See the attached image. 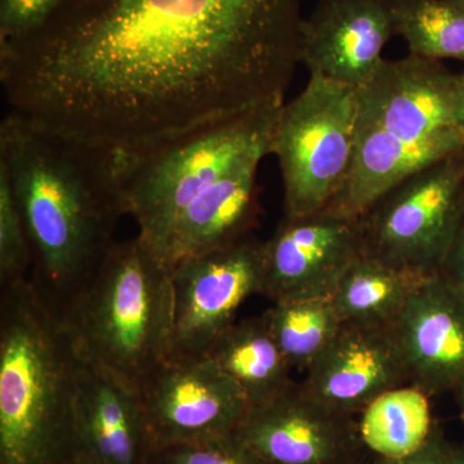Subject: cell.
Returning <instances> with one entry per match:
<instances>
[{
  "label": "cell",
  "mask_w": 464,
  "mask_h": 464,
  "mask_svg": "<svg viewBox=\"0 0 464 464\" xmlns=\"http://www.w3.org/2000/svg\"><path fill=\"white\" fill-rule=\"evenodd\" d=\"M357 90L310 75L304 90L284 102L275 127L285 217L313 215L343 190L356 149Z\"/></svg>",
  "instance_id": "cell-7"
},
{
  "label": "cell",
  "mask_w": 464,
  "mask_h": 464,
  "mask_svg": "<svg viewBox=\"0 0 464 464\" xmlns=\"http://www.w3.org/2000/svg\"><path fill=\"white\" fill-rule=\"evenodd\" d=\"M396 0H319L299 33V63L359 90L373 75L396 34Z\"/></svg>",
  "instance_id": "cell-12"
},
{
  "label": "cell",
  "mask_w": 464,
  "mask_h": 464,
  "mask_svg": "<svg viewBox=\"0 0 464 464\" xmlns=\"http://www.w3.org/2000/svg\"><path fill=\"white\" fill-rule=\"evenodd\" d=\"M301 387L333 411H362L387 391L411 383L391 328L343 325L306 371Z\"/></svg>",
  "instance_id": "cell-15"
},
{
  "label": "cell",
  "mask_w": 464,
  "mask_h": 464,
  "mask_svg": "<svg viewBox=\"0 0 464 464\" xmlns=\"http://www.w3.org/2000/svg\"><path fill=\"white\" fill-rule=\"evenodd\" d=\"M32 248L7 174L0 169V282L3 286L29 279Z\"/></svg>",
  "instance_id": "cell-23"
},
{
  "label": "cell",
  "mask_w": 464,
  "mask_h": 464,
  "mask_svg": "<svg viewBox=\"0 0 464 464\" xmlns=\"http://www.w3.org/2000/svg\"><path fill=\"white\" fill-rule=\"evenodd\" d=\"M63 0H0V45L25 38Z\"/></svg>",
  "instance_id": "cell-25"
},
{
  "label": "cell",
  "mask_w": 464,
  "mask_h": 464,
  "mask_svg": "<svg viewBox=\"0 0 464 464\" xmlns=\"http://www.w3.org/2000/svg\"><path fill=\"white\" fill-rule=\"evenodd\" d=\"M450 450L444 444L438 433L433 432L431 439L420 450L400 458H381L373 464H449Z\"/></svg>",
  "instance_id": "cell-26"
},
{
  "label": "cell",
  "mask_w": 464,
  "mask_h": 464,
  "mask_svg": "<svg viewBox=\"0 0 464 464\" xmlns=\"http://www.w3.org/2000/svg\"><path fill=\"white\" fill-rule=\"evenodd\" d=\"M456 391L458 392V396H459L460 414H462L464 420V380L462 381V383L458 386Z\"/></svg>",
  "instance_id": "cell-30"
},
{
  "label": "cell",
  "mask_w": 464,
  "mask_h": 464,
  "mask_svg": "<svg viewBox=\"0 0 464 464\" xmlns=\"http://www.w3.org/2000/svg\"><path fill=\"white\" fill-rule=\"evenodd\" d=\"M79 365L60 313L33 280L2 288L0 464H70Z\"/></svg>",
  "instance_id": "cell-3"
},
{
  "label": "cell",
  "mask_w": 464,
  "mask_h": 464,
  "mask_svg": "<svg viewBox=\"0 0 464 464\" xmlns=\"http://www.w3.org/2000/svg\"><path fill=\"white\" fill-rule=\"evenodd\" d=\"M204 355L239 384L249 406L276 398L295 384L292 366L262 315L232 324Z\"/></svg>",
  "instance_id": "cell-18"
},
{
  "label": "cell",
  "mask_w": 464,
  "mask_h": 464,
  "mask_svg": "<svg viewBox=\"0 0 464 464\" xmlns=\"http://www.w3.org/2000/svg\"><path fill=\"white\" fill-rule=\"evenodd\" d=\"M423 277L362 255L329 297L343 325L392 328Z\"/></svg>",
  "instance_id": "cell-19"
},
{
  "label": "cell",
  "mask_w": 464,
  "mask_h": 464,
  "mask_svg": "<svg viewBox=\"0 0 464 464\" xmlns=\"http://www.w3.org/2000/svg\"><path fill=\"white\" fill-rule=\"evenodd\" d=\"M75 451L102 464H145L154 451L139 391L79 357L75 374Z\"/></svg>",
  "instance_id": "cell-16"
},
{
  "label": "cell",
  "mask_w": 464,
  "mask_h": 464,
  "mask_svg": "<svg viewBox=\"0 0 464 464\" xmlns=\"http://www.w3.org/2000/svg\"><path fill=\"white\" fill-rule=\"evenodd\" d=\"M299 0H63L0 45L9 111L134 148L271 103L299 63Z\"/></svg>",
  "instance_id": "cell-1"
},
{
  "label": "cell",
  "mask_w": 464,
  "mask_h": 464,
  "mask_svg": "<svg viewBox=\"0 0 464 464\" xmlns=\"http://www.w3.org/2000/svg\"><path fill=\"white\" fill-rule=\"evenodd\" d=\"M283 103L198 125L134 148L112 150L123 215L159 259L183 213L217 182L252 158L271 154Z\"/></svg>",
  "instance_id": "cell-4"
},
{
  "label": "cell",
  "mask_w": 464,
  "mask_h": 464,
  "mask_svg": "<svg viewBox=\"0 0 464 464\" xmlns=\"http://www.w3.org/2000/svg\"><path fill=\"white\" fill-rule=\"evenodd\" d=\"M464 213L457 154L411 174L360 218L362 255L430 276L439 274Z\"/></svg>",
  "instance_id": "cell-8"
},
{
  "label": "cell",
  "mask_w": 464,
  "mask_h": 464,
  "mask_svg": "<svg viewBox=\"0 0 464 464\" xmlns=\"http://www.w3.org/2000/svg\"><path fill=\"white\" fill-rule=\"evenodd\" d=\"M262 283L264 243L252 237L174 267L172 355H204Z\"/></svg>",
  "instance_id": "cell-10"
},
{
  "label": "cell",
  "mask_w": 464,
  "mask_h": 464,
  "mask_svg": "<svg viewBox=\"0 0 464 464\" xmlns=\"http://www.w3.org/2000/svg\"><path fill=\"white\" fill-rule=\"evenodd\" d=\"M344 417L295 383L250 405L234 433L264 464H338L351 444Z\"/></svg>",
  "instance_id": "cell-14"
},
{
  "label": "cell",
  "mask_w": 464,
  "mask_h": 464,
  "mask_svg": "<svg viewBox=\"0 0 464 464\" xmlns=\"http://www.w3.org/2000/svg\"><path fill=\"white\" fill-rule=\"evenodd\" d=\"M430 395L414 384H404L378 396L360 420V438L381 458L409 456L433 435Z\"/></svg>",
  "instance_id": "cell-20"
},
{
  "label": "cell",
  "mask_w": 464,
  "mask_h": 464,
  "mask_svg": "<svg viewBox=\"0 0 464 464\" xmlns=\"http://www.w3.org/2000/svg\"><path fill=\"white\" fill-rule=\"evenodd\" d=\"M440 273L464 289V213Z\"/></svg>",
  "instance_id": "cell-27"
},
{
  "label": "cell",
  "mask_w": 464,
  "mask_h": 464,
  "mask_svg": "<svg viewBox=\"0 0 464 464\" xmlns=\"http://www.w3.org/2000/svg\"><path fill=\"white\" fill-rule=\"evenodd\" d=\"M449 464H464V448L459 450H450Z\"/></svg>",
  "instance_id": "cell-29"
},
{
  "label": "cell",
  "mask_w": 464,
  "mask_h": 464,
  "mask_svg": "<svg viewBox=\"0 0 464 464\" xmlns=\"http://www.w3.org/2000/svg\"><path fill=\"white\" fill-rule=\"evenodd\" d=\"M457 158L459 159L460 164H462L464 168V148L458 152Z\"/></svg>",
  "instance_id": "cell-31"
},
{
  "label": "cell",
  "mask_w": 464,
  "mask_h": 464,
  "mask_svg": "<svg viewBox=\"0 0 464 464\" xmlns=\"http://www.w3.org/2000/svg\"><path fill=\"white\" fill-rule=\"evenodd\" d=\"M139 395L154 450L232 435L249 408L239 384L207 355H170Z\"/></svg>",
  "instance_id": "cell-9"
},
{
  "label": "cell",
  "mask_w": 464,
  "mask_h": 464,
  "mask_svg": "<svg viewBox=\"0 0 464 464\" xmlns=\"http://www.w3.org/2000/svg\"><path fill=\"white\" fill-rule=\"evenodd\" d=\"M70 464H102L99 460L88 456L84 451L76 450Z\"/></svg>",
  "instance_id": "cell-28"
},
{
  "label": "cell",
  "mask_w": 464,
  "mask_h": 464,
  "mask_svg": "<svg viewBox=\"0 0 464 464\" xmlns=\"http://www.w3.org/2000/svg\"><path fill=\"white\" fill-rule=\"evenodd\" d=\"M409 382L430 396L464 380V289L441 273L423 277L393 324Z\"/></svg>",
  "instance_id": "cell-13"
},
{
  "label": "cell",
  "mask_w": 464,
  "mask_h": 464,
  "mask_svg": "<svg viewBox=\"0 0 464 464\" xmlns=\"http://www.w3.org/2000/svg\"><path fill=\"white\" fill-rule=\"evenodd\" d=\"M7 174L32 248V277L63 313L114 246L124 216L114 152L9 111L0 124Z\"/></svg>",
  "instance_id": "cell-2"
},
{
  "label": "cell",
  "mask_w": 464,
  "mask_h": 464,
  "mask_svg": "<svg viewBox=\"0 0 464 464\" xmlns=\"http://www.w3.org/2000/svg\"><path fill=\"white\" fill-rule=\"evenodd\" d=\"M164 464H264L232 435L158 449Z\"/></svg>",
  "instance_id": "cell-24"
},
{
  "label": "cell",
  "mask_w": 464,
  "mask_h": 464,
  "mask_svg": "<svg viewBox=\"0 0 464 464\" xmlns=\"http://www.w3.org/2000/svg\"><path fill=\"white\" fill-rule=\"evenodd\" d=\"M262 317L289 365L302 371L314 364L343 326L329 295L274 302Z\"/></svg>",
  "instance_id": "cell-21"
},
{
  "label": "cell",
  "mask_w": 464,
  "mask_h": 464,
  "mask_svg": "<svg viewBox=\"0 0 464 464\" xmlns=\"http://www.w3.org/2000/svg\"><path fill=\"white\" fill-rule=\"evenodd\" d=\"M262 159L244 161L183 213L160 255L170 271L182 262L250 237L258 219L257 172Z\"/></svg>",
  "instance_id": "cell-17"
},
{
  "label": "cell",
  "mask_w": 464,
  "mask_h": 464,
  "mask_svg": "<svg viewBox=\"0 0 464 464\" xmlns=\"http://www.w3.org/2000/svg\"><path fill=\"white\" fill-rule=\"evenodd\" d=\"M356 146L432 166L464 148V72L409 54L386 60L357 90Z\"/></svg>",
  "instance_id": "cell-6"
},
{
  "label": "cell",
  "mask_w": 464,
  "mask_h": 464,
  "mask_svg": "<svg viewBox=\"0 0 464 464\" xmlns=\"http://www.w3.org/2000/svg\"><path fill=\"white\" fill-rule=\"evenodd\" d=\"M60 315L82 360L139 391L172 355V271L139 237L116 241Z\"/></svg>",
  "instance_id": "cell-5"
},
{
  "label": "cell",
  "mask_w": 464,
  "mask_h": 464,
  "mask_svg": "<svg viewBox=\"0 0 464 464\" xmlns=\"http://www.w3.org/2000/svg\"><path fill=\"white\" fill-rule=\"evenodd\" d=\"M395 17L413 56L464 63V0H396Z\"/></svg>",
  "instance_id": "cell-22"
},
{
  "label": "cell",
  "mask_w": 464,
  "mask_h": 464,
  "mask_svg": "<svg viewBox=\"0 0 464 464\" xmlns=\"http://www.w3.org/2000/svg\"><path fill=\"white\" fill-rule=\"evenodd\" d=\"M362 255L360 219L329 207L313 215L284 216L264 243L261 295L273 302L326 297Z\"/></svg>",
  "instance_id": "cell-11"
}]
</instances>
